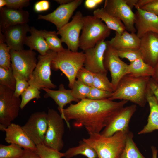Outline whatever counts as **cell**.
Returning a JSON list of instances; mask_svg holds the SVG:
<instances>
[{"mask_svg": "<svg viewBox=\"0 0 158 158\" xmlns=\"http://www.w3.org/2000/svg\"><path fill=\"white\" fill-rule=\"evenodd\" d=\"M40 90L37 87L30 85L21 94L20 109H23L27 104L34 99L38 100L41 98Z\"/></svg>", "mask_w": 158, "mask_h": 158, "instance_id": "d590c367", "label": "cell"}, {"mask_svg": "<svg viewBox=\"0 0 158 158\" xmlns=\"http://www.w3.org/2000/svg\"><path fill=\"white\" fill-rule=\"evenodd\" d=\"M91 87L79 80H76L71 89L72 96L75 98L81 100L87 98Z\"/></svg>", "mask_w": 158, "mask_h": 158, "instance_id": "e575fe53", "label": "cell"}, {"mask_svg": "<svg viewBox=\"0 0 158 158\" xmlns=\"http://www.w3.org/2000/svg\"><path fill=\"white\" fill-rule=\"evenodd\" d=\"M103 8L108 13L120 19L128 32L135 33V14L126 0H105Z\"/></svg>", "mask_w": 158, "mask_h": 158, "instance_id": "8fae6325", "label": "cell"}, {"mask_svg": "<svg viewBox=\"0 0 158 158\" xmlns=\"http://www.w3.org/2000/svg\"><path fill=\"white\" fill-rule=\"evenodd\" d=\"M16 80L12 66L9 69L0 67V85L14 91Z\"/></svg>", "mask_w": 158, "mask_h": 158, "instance_id": "4dcf8cb0", "label": "cell"}, {"mask_svg": "<svg viewBox=\"0 0 158 158\" xmlns=\"http://www.w3.org/2000/svg\"><path fill=\"white\" fill-rule=\"evenodd\" d=\"M136 109L137 105L134 104L124 107L118 110L111 117L100 134L109 137L118 131L129 132V122Z\"/></svg>", "mask_w": 158, "mask_h": 158, "instance_id": "30bf717a", "label": "cell"}, {"mask_svg": "<svg viewBox=\"0 0 158 158\" xmlns=\"http://www.w3.org/2000/svg\"><path fill=\"white\" fill-rule=\"evenodd\" d=\"M112 93L113 92L104 91L92 86L87 99L95 100L108 99L111 96Z\"/></svg>", "mask_w": 158, "mask_h": 158, "instance_id": "60d3db41", "label": "cell"}, {"mask_svg": "<svg viewBox=\"0 0 158 158\" xmlns=\"http://www.w3.org/2000/svg\"><path fill=\"white\" fill-rule=\"evenodd\" d=\"M65 158H71L78 155H82L87 158H97L95 150L83 140L76 146L69 148L65 153Z\"/></svg>", "mask_w": 158, "mask_h": 158, "instance_id": "83f0119b", "label": "cell"}, {"mask_svg": "<svg viewBox=\"0 0 158 158\" xmlns=\"http://www.w3.org/2000/svg\"><path fill=\"white\" fill-rule=\"evenodd\" d=\"M128 102L125 100L116 102L108 99L95 100L86 98L76 104H71L60 114L69 128V122L73 120L75 127H84L89 135L99 133L112 115Z\"/></svg>", "mask_w": 158, "mask_h": 158, "instance_id": "6da1fadb", "label": "cell"}, {"mask_svg": "<svg viewBox=\"0 0 158 158\" xmlns=\"http://www.w3.org/2000/svg\"><path fill=\"white\" fill-rule=\"evenodd\" d=\"M13 72L16 80V84L14 95L19 97L23 92L29 86L28 82L15 71Z\"/></svg>", "mask_w": 158, "mask_h": 158, "instance_id": "ab89813d", "label": "cell"}, {"mask_svg": "<svg viewBox=\"0 0 158 158\" xmlns=\"http://www.w3.org/2000/svg\"><path fill=\"white\" fill-rule=\"evenodd\" d=\"M107 46V41L98 42L94 47L84 51V66L94 73L107 74L104 64V56Z\"/></svg>", "mask_w": 158, "mask_h": 158, "instance_id": "9a60e30c", "label": "cell"}, {"mask_svg": "<svg viewBox=\"0 0 158 158\" xmlns=\"http://www.w3.org/2000/svg\"><path fill=\"white\" fill-rule=\"evenodd\" d=\"M133 136L132 132L128 133L124 149L119 158H145L134 142Z\"/></svg>", "mask_w": 158, "mask_h": 158, "instance_id": "f1b7e54d", "label": "cell"}, {"mask_svg": "<svg viewBox=\"0 0 158 158\" xmlns=\"http://www.w3.org/2000/svg\"><path fill=\"white\" fill-rule=\"evenodd\" d=\"M116 51L120 58L127 59L130 63L138 59H142V54L140 49H127Z\"/></svg>", "mask_w": 158, "mask_h": 158, "instance_id": "74e56055", "label": "cell"}, {"mask_svg": "<svg viewBox=\"0 0 158 158\" xmlns=\"http://www.w3.org/2000/svg\"><path fill=\"white\" fill-rule=\"evenodd\" d=\"M72 0H55L54 1L59 4H60V5L68 4L72 1Z\"/></svg>", "mask_w": 158, "mask_h": 158, "instance_id": "f5cc1de1", "label": "cell"}, {"mask_svg": "<svg viewBox=\"0 0 158 158\" xmlns=\"http://www.w3.org/2000/svg\"><path fill=\"white\" fill-rule=\"evenodd\" d=\"M8 7L16 9H21L30 4L29 0H6Z\"/></svg>", "mask_w": 158, "mask_h": 158, "instance_id": "b9f144b4", "label": "cell"}, {"mask_svg": "<svg viewBox=\"0 0 158 158\" xmlns=\"http://www.w3.org/2000/svg\"><path fill=\"white\" fill-rule=\"evenodd\" d=\"M135 8V24L138 36L140 39L150 32L158 34V16L138 7Z\"/></svg>", "mask_w": 158, "mask_h": 158, "instance_id": "ac0fdd59", "label": "cell"}, {"mask_svg": "<svg viewBox=\"0 0 158 158\" xmlns=\"http://www.w3.org/2000/svg\"><path fill=\"white\" fill-rule=\"evenodd\" d=\"M107 41V46L104 56V64L106 69L110 72L111 82L115 90L121 79L127 74L128 64L121 59L116 50L110 45L109 41Z\"/></svg>", "mask_w": 158, "mask_h": 158, "instance_id": "5bb4252c", "label": "cell"}, {"mask_svg": "<svg viewBox=\"0 0 158 158\" xmlns=\"http://www.w3.org/2000/svg\"><path fill=\"white\" fill-rule=\"evenodd\" d=\"M22 127L36 146L44 143L48 127L47 113L39 111L32 113Z\"/></svg>", "mask_w": 158, "mask_h": 158, "instance_id": "4fadbf2b", "label": "cell"}, {"mask_svg": "<svg viewBox=\"0 0 158 158\" xmlns=\"http://www.w3.org/2000/svg\"><path fill=\"white\" fill-rule=\"evenodd\" d=\"M140 8L158 16V0H150L149 2Z\"/></svg>", "mask_w": 158, "mask_h": 158, "instance_id": "7bdbcfd3", "label": "cell"}, {"mask_svg": "<svg viewBox=\"0 0 158 158\" xmlns=\"http://www.w3.org/2000/svg\"><path fill=\"white\" fill-rule=\"evenodd\" d=\"M0 130L5 132V140L8 143L18 145L23 149L36 150V145L19 125L12 123L7 128H0Z\"/></svg>", "mask_w": 158, "mask_h": 158, "instance_id": "ffe728a7", "label": "cell"}, {"mask_svg": "<svg viewBox=\"0 0 158 158\" xmlns=\"http://www.w3.org/2000/svg\"><path fill=\"white\" fill-rule=\"evenodd\" d=\"M10 49L4 42L2 33L0 30V67L6 69H9L11 66Z\"/></svg>", "mask_w": 158, "mask_h": 158, "instance_id": "1f68e13d", "label": "cell"}, {"mask_svg": "<svg viewBox=\"0 0 158 158\" xmlns=\"http://www.w3.org/2000/svg\"><path fill=\"white\" fill-rule=\"evenodd\" d=\"M31 35L27 36L25 44L30 49L38 51L40 55H45L50 48L43 34L42 30H38L34 27H30Z\"/></svg>", "mask_w": 158, "mask_h": 158, "instance_id": "d4e9b609", "label": "cell"}, {"mask_svg": "<svg viewBox=\"0 0 158 158\" xmlns=\"http://www.w3.org/2000/svg\"><path fill=\"white\" fill-rule=\"evenodd\" d=\"M107 74L94 73L93 86L104 91L113 92L114 90V87L107 77Z\"/></svg>", "mask_w": 158, "mask_h": 158, "instance_id": "836d02e7", "label": "cell"}, {"mask_svg": "<svg viewBox=\"0 0 158 158\" xmlns=\"http://www.w3.org/2000/svg\"><path fill=\"white\" fill-rule=\"evenodd\" d=\"M83 20L79 47L84 51L94 47L99 42L105 40L110 35L111 30L93 15L83 16Z\"/></svg>", "mask_w": 158, "mask_h": 158, "instance_id": "5b68a950", "label": "cell"}, {"mask_svg": "<svg viewBox=\"0 0 158 158\" xmlns=\"http://www.w3.org/2000/svg\"><path fill=\"white\" fill-rule=\"evenodd\" d=\"M93 14L94 16L104 22L110 30H114L118 34H121L126 30L124 24L120 19L108 13L103 8L95 10Z\"/></svg>", "mask_w": 158, "mask_h": 158, "instance_id": "484cf974", "label": "cell"}, {"mask_svg": "<svg viewBox=\"0 0 158 158\" xmlns=\"http://www.w3.org/2000/svg\"><path fill=\"white\" fill-rule=\"evenodd\" d=\"M42 90L46 92L45 98L50 97L58 105V109L60 113L67 104L72 102H78L80 101L74 98L72 95L71 90L65 89L63 84L59 85L57 90L46 88H43Z\"/></svg>", "mask_w": 158, "mask_h": 158, "instance_id": "cb8c5ba5", "label": "cell"}, {"mask_svg": "<svg viewBox=\"0 0 158 158\" xmlns=\"http://www.w3.org/2000/svg\"><path fill=\"white\" fill-rule=\"evenodd\" d=\"M150 78L136 77L129 74L125 75L108 99L130 101L140 107H144L147 102L146 94Z\"/></svg>", "mask_w": 158, "mask_h": 158, "instance_id": "7a4b0ae2", "label": "cell"}, {"mask_svg": "<svg viewBox=\"0 0 158 158\" xmlns=\"http://www.w3.org/2000/svg\"><path fill=\"white\" fill-rule=\"evenodd\" d=\"M21 102L14 91L0 85V128H7L17 117Z\"/></svg>", "mask_w": 158, "mask_h": 158, "instance_id": "52a82bcc", "label": "cell"}, {"mask_svg": "<svg viewBox=\"0 0 158 158\" xmlns=\"http://www.w3.org/2000/svg\"><path fill=\"white\" fill-rule=\"evenodd\" d=\"M103 0H86L84 2L85 8L89 9H92L102 3Z\"/></svg>", "mask_w": 158, "mask_h": 158, "instance_id": "bcb514c9", "label": "cell"}, {"mask_svg": "<svg viewBox=\"0 0 158 158\" xmlns=\"http://www.w3.org/2000/svg\"><path fill=\"white\" fill-rule=\"evenodd\" d=\"M146 97L149 106L150 113L147 124L138 133L140 135L150 133L158 130V102L148 85L146 90Z\"/></svg>", "mask_w": 158, "mask_h": 158, "instance_id": "7402d4cb", "label": "cell"}, {"mask_svg": "<svg viewBox=\"0 0 158 158\" xmlns=\"http://www.w3.org/2000/svg\"><path fill=\"white\" fill-rule=\"evenodd\" d=\"M129 132L118 131L109 137L100 133L92 134L88 138H84L83 140L93 148L97 158H119Z\"/></svg>", "mask_w": 158, "mask_h": 158, "instance_id": "3957f363", "label": "cell"}, {"mask_svg": "<svg viewBox=\"0 0 158 158\" xmlns=\"http://www.w3.org/2000/svg\"><path fill=\"white\" fill-rule=\"evenodd\" d=\"M22 154L18 158H41L36 151L29 149H23Z\"/></svg>", "mask_w": 158, "mask_h": 158, "instance_id": "f6af8a7d", "label": "cell"}, {"mask_svg": "<svg viewBox=\"0 0 158 158\" xmlns=\"http://www.w3.org/2000/svg\"><path fill=\"white\" fill-rule=\"evenodd\" d=\"M154 72L151 77L154 80L158 83V62L154 67Z\"/></svg>", "mask_w": 158, "mask_h": 158, "instance_id": "c3c4849f", "label": "cell"}, {"mask_svg": "<svg viewBox=\"0 0 158 158\" xmlns=\"http://www.w3.org/2000/svg\"><path fill=\"white\" fill-rule=\"evenodd\" d=\"M152 152V158H157V154L158 150L156 148L152 146L151 147Z\"/></svg>", "mask_w": 158, "mask_h": 158, "instance_id": "816d5d0a", "label": "cell"}, {"mask_svg": "<svg viewBox=\"0 0 158 158\" xmlns=\"http://www.w3.org/2000/svg\"><path fill=\"white\" fill-rule=\"evenodd\" d=\"M110 45L116 50L127 49H139L140 39L135 33L127 30L121 34L115 32L114 37L109 41Z\"/></svg>", "mask_w": 158, "mask_h": 158, "instance_id": "603a6c76", "label": "cell"}, {"mask_svg": "<svg viewBox=\"0 0 158 158\" xmlns=\"http://www.w3.org/2000/svg\"><path fill=\"white\" fill-rule=\"evenodd\" d=\"M47 130L44 144L47 146L60 151L63 148L64 133L63 119L56 111L49 109L47 113Z\"/></svg>", "mask_w": 158, "mask_h": 158, "instance_id": "ba28073f", "label": "cell"}, {"mask_svg": "<svg viewBox=\"0 0 158 158\" xmlns=\"http://www.w3.org/2000/svg\"><path fill=\"white\" fill-rule=\"evenodd\" d=\"M83 16L79 11L73 16L72 20L57 32L61 36L62 42L65 43L68 49L73 51H78L79 45L80 34L83 26Z\"/></svg>", "mask_w": 158, "mask_h": 158, "instance_id": "7c38bea8", "label": "cell"}, {"mask_svg": "<svg viewBox=\"0 0 158 158\" xmlns=\"http://www.w3.org/2000/svg\"><path fill=\"white\" fill-rule=\"evenodd\" d=\"M85 60L83 52L73 51L65 48L56 53L52 61L51 68L55 71L59 70L62 72L67 78L68 87L71 89L78 72L84 66Z\"/></svg>", "mask_w": 158, "mask_h": 158, "instance_id": "277c9868", "label": "cell"}, {"mask_svg": "<svg viewBox=\"0 0 158 158\" xmlns=\"http://www.w3.org/2000/svg\"><path fill=\"white\" fill-rule=\"evenodd\" d=\"M11 65L15 71L28 81L37 62L36 53L31 50L10 49Z\"/></svg>", "mask_w": 158, "mask_h": 158, "instance_id": "9c48e42d", "label": "cell"}, {"mask_svg": "<svg viewBox=\"0 0 158 158\" xmlns=\"http://www.w3.org/2000/svg\"><path fill=\"white\" fill-rule=\"evenodd\" d=\"M49 1L47 0H42L37 2L34 6V11L40 13L47 11L50 8Z\"/></svg>", "mask_w": 158, "mask_h": 158, "instance_id": "ee69618b", "label": "cell"}, {"mask_svg": "<svg viewBox=\"0 0 158 158\" xmlns=\"http://www.w3.org/2000/svg\"><path fill=\"white\" fill-rule=\"evenodd\" d=\"M24 149L19 145L10 144L8 145H0V158H18L23 153Z\"/></svg>", "mask_w": 158, "mask_h": 158, "instance_id": "d6a6232c", "label": "cell"}, {"mask_svg": "<svg viewBox=\"0 0 158 158\" xmlns=\"http://www.w3.org/2000/svg\"><path fill=\"white\" fill-rule=\"evenodd\" d=\"M148 85L158 102V83L151 77L149 79Z\"/></svg>", "mask_w": 158, "mask_h": 158, "instance_id": "7dc6e473", "label": "cell"}, {"mask_svg": "<svg viewBox=\"0 0 158 158\" xmlns=\"http://www.w3.org/2000/svg\"><path fill=\"white\" fill-rule=\"evenodd\" d=\"M138 0H126L127 5L132 9L136 5Z\"/></svg>", "mask_w": 158, "mask_h": 158, "instance_id": "f907efd6", "label": "cell"}, {"mask_svg": "<svg viewBox=\"0 0 158 158\" xmlns=\"http://www.w3.org/2000/svg\"><path fill=\"white\" fill-rule=\"evenodd\" d=\"M83 0H73L65 4L60 5L52 12L38 16V19H43L54 24L58 30L69 22L74 11L82 4Z\"/></svg>", "mask_w": 158, "mask_h": 158, "instance_id": "2e32d148", "label": "cell"}, {"mask_svg": "<svg viewBox=\"0 0 158 158\" xmlns=\"http://www.w3.org/2000/svg\"><path fill=\"white\" fill-rule=\"evenodd\" d=\"M139 49L144 61L154 68L158 62V34L146 33L140 38Z\"/></svg>", "mask_w": 158, "mask_h": 158, "instance_id": "d6986e66", "label": "cell"}, {"mask_svg": "<svg viewBox=\"0 0 158 158\" xmlns=\"http://www.w3.org/2000/svg\"><path fill=\"white\" fill-rule=\"evenodd\" d=\"M154 72V68L145 63L142 58L130 63L127 69V74L136 77H152Z\"/></svg>", "mask_w": 158, "mask_h": 158, "instance_id": "4316f807", "label": "cell"}, {"mask_svg": "<svg viewBox=\"0 0 158 158\" xmlns=\"http://www.w3.org/2000/svg\"><path fill=\"white\" fill-rule=\"evenodd\" d=\"M43 35L50 49L56 53H58L63 50L62 42L61 38L57 36L55 31H48L42 30Z\"/></svg>", "mask_w": 158, "mask_h": 158, "instance_id": "f546056e", "label": "cell"}, {"mask_svg": "<svg viewBox=\"0 0 158 158\" xmlns=\"http://www.w3.org/2000/svg\"><path fill=\"white\" fill-rule=\"evenodd\" d=\"M150 0H138L135 7L140 8L150 2Z\"/></svg>", "mask_w": 158, "mask_h": 158, "instance_id": "681fc988", "label": "cell"}, {"mask_svg": "<svg viewBox=\"0 0 158 158\" xmlns=\"http://www.w3.org/2000/svg\"><path fill=\"white\" fill-rule=\"evenodd\" d=\"M28 11L16 9L6 6L0 8V30L8 26L26 23L29 20Z\"/></svg>", "mask_w": 158, "mask_h": 158, "instance_id": "44dd1931", "label": "cell"}, {"mask_svg": "<svg viewBox=\"0 0 158 158\" xmlns=\"http://www.w3.org/2000/svg\"><path fill=\"white\" fill-rule=\"evenodd\" d=\"M0 30L4 42L11 49L16 51L24 49L27 34L30 31V28L27 23L9 26Z\"/></svg>", "mask_w": 158, "mask_h": 158, "instance_id": "e0dca14e", "label": "cell"}, {"mask_svg": "<svg viewBox=\"0 0 158 158\" xmlns=\"http://www.w3.org/2000/svg\"><path fill=\"white\" fill-rule=\"evenodd\" d=\"M35 151L41 158H61L65 157L64 153L49 148L44 143L36 145Z\"/></svg>", "mask_w": 158, "mask_h": 158, "instance_id": "8d00e7d4", "label": "cell"}, {"mask_svg": "<svg viewBox=\"0 0 158 158\" xmlns=\"http://www.w3.org/2000/svg\"><path fill=\"white\" fill-rule=\"evenodd\" d=\"M6 0H0V8L6 6Z\"/></svg>", "mask_w": 158, "mask_h": 158, "instance_id": "db71d44e", "label": "cell"}, {"mask_svg": "<svg viewBox=\"0 0 158 158\" xmlns=\"http://www.w3.org/2000/svg\"><path fill=\"white\" fill-rule=\"evenodd\" d=\"M57 53L49 50L44 55H40L38 61L30 80L29 85L35 87L39 90L43 88L54 89L56 85L51 80V64Z\"/></svg>", "mask_w": 158, "mask_h": 158, "instance_id": "8992f818", "label": "cell"}, {"mask_svg": "<svg viewBox=\"0 0 158 158\" xmlns=\"http://www.w3.org/2000/svg\"><path fill=\"white\" fill-rule=\"evenodd\" d=\"M94 73L86 68L84 66L78 71L76 78L90 87L93 86Z\"/></svg>", "mask_w": 158, "mask_h": 158, "instance_id": "f35d334b", "label": "cell"}]
</instances>
